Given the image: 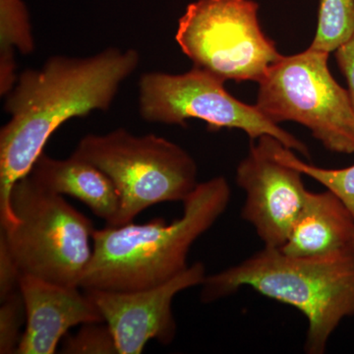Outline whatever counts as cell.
Returning a JSON list of instances; mask_svg holds the SVG:
<instances>
[{
  "mask_svg": "<svg viewBox=\"0 0 354 354\" xmlns=\"http://www.w3.org/2000/svg\"><path fill=\"white\" fill-rule=\"evenodd\" d=\"M10 205L17 223L0 236L23 274L80 288L94 248L92 221L30 174L14 184Z\"/></svg>",
  "mask_w": 354,
  "mask_h": 354,
  "instance_id": "4",
  "label": "cell"
},
{
  "mask_svg": "<svg viewBox=\"0 0 354 354\" xmlns=\"http://www.w3.org/2000/svg\"><path fill=\"white\" fill-rule=\"evenodd\" d=\"M330 53L308 50L281 57L258 82L255 106L279 124L304 125L333 153H354V109L328 66Z\"/></svg>",
  "mask_w": 354,
  "mask_h": 354,
  "instance_id": "6",
  "label": "cell"
},
{
  "mask_svg": "<svg viewBox=\"0 0 354 354\" xmlns=\"http://www.w3.org/2000/svg\"><path fill=\"white\" fill-rule=\"evenodd\" d=\"M19 291L26 325L17 354H53L68 330L88 323H104L87 292L22 274Z\"/></svg>",
  "mask_w": 354,
  "mask_h": 354,
  "instance_id": "11",
  "label": "cell"
},
{
  "mask_svg": "<svg viewBox=\"0 0 354 354\" xmlns=\"http://www.w3.org/2000/svg\"><path fill=\"white\" fill-rule=\"evenodd\" d=\"M230 197L227 178L216 176L198 183L183 202V216L171 223L160 218L95 230L80 288L131 292L176 278L189 267L191 247L225 214Z\"/></svg>",
  "mask_w": 354,
  "mask_h": 354,
  "instance_id": "2",
  "label": "cell"
},
{
  "mask_svg": "<svg viewBox=\"0 0 354 354\" xmlns=\"http://www.w3.org/2000/svg\"><path fill=\"white\" fill-rule=\"evenodd\" d=\"M22 274L6 241L0 236V301L19 290Z\"/></svg>",
  "mask_w": 354,
  "mask_h": 354,
  "instance_id": "19",
  "label": "cell"
},
{
  "mask_svg": "<svg viewBox=\"0 0 354 354\" xmlns=\"http://www.w3.org/2000/svg\"><path fill=\"white\" fill-rule=\"evenodd\" d=\"M206 276L205 265L196 262L157 288L131 292L84 291L111 330L118 354H141L152 339L165 346L171 344L177 330L172 312L174 297L181 291L201 286Z\"/></svg>",
  "mask_w": 354,
  "mask_h": 354,
  "instance_id": "10",
  "label": "cell"
},
{
  "mask_svg": "<svg viewBox=\"0 0 354 354\" xmlns=\"http://www.w3.org/2000/svg\"><path fill=\"white\" fill-rule=\"evenodd\" d=\"M225 81L193 66L183 74L149 72L139 82V111L148 122L186 127V120L205 121L209 130L239 129L251 140L271 135L308 157L304 142L266 118L256 106L239 101L225 90Z\"/></svg>",
  "mask_w": 354,
  "mask_h": 354,
  "instance_id": "8",
  "label": "cell"
},
{
  "mask_svg": "<svg viewBox=\"0 0 354 354\" xmlns=\"http://www.w3.org/2000/svg\"><path fill=\"white\" fill-rule=\"evenodd\" d=\"M276 152L283 162L295 167L304 176L311 177L317 183L322 184L326 189L334 193L354 215V165L330 169L307 164L295 155V151L281 142L277 144Z\"/></svg>",
  "mask_w": 354,
  "mask_h": 354,
  "instance_id": "16",
  "label": "cell"
},
{
  "mask_svg": "<svg viewBox=\"0 0 354 354\" xmlns=\"http://www.w3.org/2000/svg\"><path fill=\"white\" fill-rule=\"evenodd\" d=\"M200 286L203 304L250 288L295 307L308 322L305 353L323 354L339 324L354 316V251L302 257L264 246L239 264L206 276Z\"/></svg>",
  "mask_w": 354,
  "mask_h": 354,
  "instance_id": "3",
  "label": "cell"
},
{
  "mask_svg": "<svg viewBox=\"0 0 354 354\" xmlns=\"http://www.w3.org/2000/svg\"><path fill=\"white\" fill-rule=\"evenodd\" d=\"M30 174L46 189L76 198L106 225L115 227L120 212V193L111 179L94 165L73 153L58 160L44 152Z\"/></svg>",
  "mask_w": 354,
  "mask_h": 354,
  "instance_id": "13",
  "label": "cell"
},
{
  "mask_svg": "<svg viewBox=\"0 0 354 354\" xmlns=\"http://www.w3.org/2000/svg\"><path fill=\"white\" fill-rule=\"evenodd\" d=\"M29 55L35 50L29 13L22 0H0V94L12 90L16 75L15 50Z\"/></svg>",
  "mask_w": 354,
  "mask_h": 354,
  "instance_id": "14",
  "label": "cell"
},
{
  "mask_svg": "<svg viewBox=\"0 0 354 354\" xmlns=\"http://www.w3.org/2000/svg\"><path fill=\"white\" fill-rule=\"evenodd\" d=\"M139 64L136 50L109 48L87 57L55 55L18 76L4 104L10 118L0 130L1 230L17 223L11 191L31 172L53 133L71 118L108 111Z\"/></svg>",
  "mask_w": 354,
  "mask_h": 354,
  "instance_id": "1",
  "label": "cell"
},
{
  "mask_svg": "<svg viewBox=\"0 0 354 354\" xmlns=\"http://www.w3.org/2000/svg\"><path fill=\"white\" fill-rule=\"evenodd\" d=\"M258 12L253 0H196L179 19L177 44L194 67L225 82L258 83L283 57Z\"/></svg>",
  "mask_w": 354,
  "mask_h": 354,
  "instance_id": "7",
  "label": "cell"
},
{
  "mask_svg": "<svg viewBox=\"0 0 354 354\" xmlns=\"http://www.w3.org/2000/svg\"><path fill=\"white\" fill-rule=\"evenodd\" d=\"M354 37V0H320L318 24L310 48L330 53Z\"/></svg>",
  "mask_w": 354,
  "mask_h": 354,
  "instance_id": "15",
  "label": "cell"
},
{
  "mask_svg": "<svg viewBox=\"0 0 354 354\" xmlns=\"http://www.w3.org/2000/svg\"><path fill=\"white\" fill-rule=\"evenodd\" d=\"M73 155L101 169L115 185L120 196L115 227L132 223L153 205L183 202L199 183L192 156L155 134L136 136L124 128L88 134Z\"/></svg>",
  "mask_w": 354,
  "mask_h": 354,
  "instance_id": "5",
  "label": "cell"
},
{
  "mask_svg": "<svg viewBox=\"0 0 354 354\" xmlns=\"http://www.w3.org/2000/svg\"><path fill=\"white\" fill-rule=\"evenodd\" d=\"M354 215L329 190H308L304 206L281 250L292 256H319L353 250Z\"/></svg>",
  "mask_w": 354,
  "mask_h": 354,
  "instance_id": "12",
  "label": "cell"
},
{
  "mask_svg": "<svg viewBox=\"0 0 354 354\" xmlns=\"http://www.w3.org/2000/svg\"><path fill=\"white\" fill-rule=\"evenodd\" d=\"M0 302V353L17 354L26 322L24 300L17 290Z\"/></svg>",
  "mask_w": 354,
  "mask_h": 354,
  "instance_id": "18",
  "label": "cell"
},
{
  "mask_svg": "<svg viewBox=\"0 0 354 354\" xmlns=\"http://www.w3.org/2000/svg\"><path fill=\"white\" fill-rule=\"evenodd\" d=\"M278 142L271 135L252 140L236 169L237 185L245 193L241 218L272 248L285 244L308 192L304 174L277 155Z\"/></svg>",
  "mask_w": 354,
  "mask_h": 354,
  "instance_id": "9",
  "label": "cell"
},
{
  "mask_svg": "<svg viewBox=\"0 0 354 354\" xmlns=\"http://www.w3.org/2000/svg\"><path fill=\"white\" fill-rule=\"evenodd\" d=\"M353 251H354V243H353Z\"/></svg>",
  "mask_w": 354,
  "mask_h": 354,
  "instance_id": "21",
  "label": "cell"
},
{
  "mask_svg": "<svg viewBox=\"0 0 354 354\" xmlns=\"http://www.w3.org/2000/svg\"><path fill=\"white\" fill-rule=\"evenodd\" d=\"M62 353L118 354L109 326L102 323L84 324L75 335L64 337Z\"/></svg>",
  "mask_w": 354,
  "mask_h": 354,
  "instance_id": "17",
  "label": "cell"
},
{
  "mask_svg": "<svg viewBox=\"0 0 354 354\" xmlns=\"http://www.w3.org/2000/svg\"><path fill=\"white\" fill-rule=\"evenodd\" d=\"M335 59L342 73L346 77L354 109V37L335 50Z\"/></svg>",
  "mask_w": 354,
  "mask_h": 354,
  "instance_id": "20",
  "label": "cell"
}]
</instances>
